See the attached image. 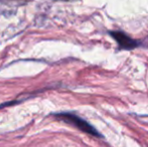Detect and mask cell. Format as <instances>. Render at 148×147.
Listing matches in <instances>:
<instances>
[{
    "instance_id": "7a4b0ae2",
    "label": "cell",
    "mask_w": 148,
    "mask_h": 147,
    "mask_svg": "<svg viewBox=\"0 0 148 147\" xmlns=\"http://www.w3.org/2000/svg\"><path fill=\"white\" fill-rule=\"evenodd\" d=\"M112 36L115 38V40L118 42L119 46L121 49H133L136 46H138L139 42L134 39H132L131 37H129L127 34H125L124 32H120V31H113L111 32Z\"/></svg>"
},
{
    "instance_id": "6da1fadb",
    "label": "cell",
    "mask_w": 148,
    "mask_h": 147,
    "mask_svg": "<svg viewBox=\"0 0 148 147\" xmlns=\"http://www.w3.org/2000/svg\"><path fill=\"white\" fill-rule=\"evenodd\" d=\"M55 116L57 118H59V119L62 120V121L66 122V123L72 124L73 126L77 127L78 129H80L81 131L85 132V133H88L92 136H95V137H102V135L99 133V131L96 128H94L86 120L82 119V118L79 117L76 114L64 112V113L56 114Z\"/></svg>"
}]
</instances>
